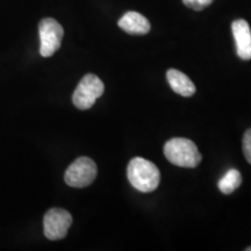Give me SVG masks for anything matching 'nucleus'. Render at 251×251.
<instances>
[{
  "mask_svg": "<svg viewBox=\"0 0 251 251\" xmlns=\"http://www.w3.org/2000/svg\"><path fill=\"white\" fill-rule=\"evenodd\" d=\"M40 54L43 57H50L61 48L64 30L55 19L46 18L39 25Z\"/></svg>",
  "mask_w": 251,
  "mask_h": 251,
  "instance_id": "obj_5",
  "label": "nucleus"
},
{
  "mask_svg": "<svg viewBox=\"0 0 251 251\" xmlns=\"http://www.w3.org/2000/svg\"><path fill=\"white\" fill-rule=\"evenodd\" d=\"M118 25L122 30L128 34H131V35H146L151 28L148 19L143 17L142 14L133 11L127 12L119 20Z\"/></svg>",
  "mask_w": 251,
  "mask_h": 251,
  "instance_id": "obj_8",
  "label": "nucleus"
},
{
  "mask_svg": "<svg viewBox=\"0 0 251 251\" xmlns=\"http://www.w3.org/2000/svg\"><path fill=\"white\" fill-rule=\"evenodd\" d=\"M97 177V165L89 157H79L65 171L64 180L71 187H86Z\"/></svg>",
  "mask_w": 251,
  "mask_h": 251,
  "instance_id": "obj_4",
  "label": "nucleus"
},
{
  "mask_svg": "<svg viewBox=\"0 0 251 251\" xmlns=\"http://www.w3.org/2000/svg\"><path fill=\"white\" fill-rule=\"evenodd\" d=\"M241 183H242V176H241L240 171H237L236 169H230L219 180L218 186L219 190L224 194H230L240 187Z\"/></svg>",
  "mask_w": 251,
  "mask_h": 251,
  "instance_id": "obj_10",
  "label": "nucleus"
},
{
  "mask_svg": "<svg viewBox=\"0 0 251 251\" xmlns=\"http://www.w3.org/2000/svg\"><path fill=\"white\" fill-rule=\"evenodd\" d=\"M127 177L131 186L143 193L155 191L161 181V172L152 162L135 157L127 168Z\"/></svg>",
  "mask_w": 251,
  "mask_h": 251,
  "instance_id": "obj_1",
  "label": "nucleus"
},
{
  "mask_svg": "<svg viewBox=\"0 0 251 251\" xmlns=\"http://www.w3.org/2000/svg\"><path fill=\"white\" fill-rule=\"evenodd\" d=\"M247 251H251V247L250 248H247Z\"/></svg>",
  "mask_w": 251,
  "mask_h": 251,
  "instance_id": "obj_13",
  "label": "nucleus"
},
{
  "mask_svg": "<svg viewBox=\"0 0 251 251\" xmlns=\"http://www.w3.org/2000/svg\"><path fill=\"white\" fill-rule=\"evenodd\" d=\"M166 78H168L171 89L179 96L191 97L196 93V86H194L192 80L181 71L170 69L166 72Z\"/></svg>",
  "mask_w": 251,
  "mask_h": 251,
  "instance_id": "obj_9",
  "label": "nucleus"
},
{
  "mask_svg": "<svg viewBox=\"0 0 251 251\" xmlns=\"http://www.w3.org/2000/svg\"><path fill=\"white\" fill-rule=\"evenodd\" d=\"M231 30L236 43L237 56L243 61L251 59V29L249 24L243 19H238L231 24Z\"/></svg>",
  "mask_w": 251,
  "mask_h": 251,
  "instance_id": "obj_7",
  "label": "nucleus"
},
{
  "mask_svg": "<svg viewBox=\"0 0 251 251\" xmlns=\"http://www.w3.org/2000/svg\"><path fill=\"white\" fill-rule=\"evenodd\" d=\"M243 153L248 163L251 164V128L244 133L243 136Z\"/></svg>",
  "mask_w": 251,
  "mask_h": 251,
  "instance_id": "obj_12",
  "label": "nucleus"
},
{
  "mask_svg": "<svg viewBox=\"0 0 251 251\" xmlns=\"http://www.w3.org/2000/svg\"><path fill=\"white\" fill-rule=\"evenodd\" d=\"M72 224L70 213L62 208H51L43 219V231L48 240L57 241L67 236Z\"/></svg>",
  "mask_w": 251,
  "mask_h": 251,
  "instance_id": "obj_6",
  "label": "nucleus"
},
{
  "mask_svg": "<svg viewBox=\"0 0 251 251\" xmlns=\"http://www.w3.org/2000/svg\"><path fill=\"white\" fill-rule=\"evenodd\" d=\"M105 85L96 75L89 74L81 78L72 96V102L79 109H89L102 96Z\"/></svg>",
  "mask_w": 251,
  "mask_h": 251,
  "instance_id": "obj_3",
  "label": "nucleus"
},
{
  "mask_svg": "<svg viewBox=\"0 0 251 251\" xmlns=\"http://www.w3.org/2000/svg\"><path fill=\"white\" fill-rule=\"evenodd\" d=\"M164 155L169 162L180 168H196L201 162V155L191 140L175 137L165 143Z\"/></svg>",
  "mask_w": 251,
  "mask_h": 251,
  "instance_id": "obj_2",
  "label": "nucleus"
},
{
  "mask_svg": "<svg viewBox=\"0 0 251 251\" xmlns=\"http://www.w3.org/2000/svg\"><path fill=\"white\" fill-rule=\"evenodd\" d=\"M214 0H183L184 5L194 11H202L203 8L208 7Z\"/></svg>",
  "mask_w": 251,
  "mask_h": 251,
  "instance_id": "obj_11",
  "label": "nucleus"
}]
</instances>
